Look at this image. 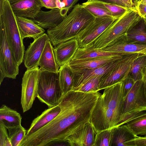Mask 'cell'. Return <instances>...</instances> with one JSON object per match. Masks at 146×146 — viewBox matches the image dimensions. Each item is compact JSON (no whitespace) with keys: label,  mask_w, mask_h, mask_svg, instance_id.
<instances>
[{"label":"cell","mask_w":146,"mask_h":146,"mask_svg":"<svg viewBox=\"0 0 146 146\" xmlns=\"http://www.w3.org/2000/svg\"><path fill=\"white\" fill-rule=\"evenodd\" d=\"M123 101L122 82L104 89L94 108L90 121L96 133L117 126Z\"/></svg>","instance_id":"obj_2"},{"label":"cell","mask_w":146,"mask_h":146,"mask_svg":"<svg viewBox=\"0 0 146 146\" xmlns=\"http://www.w3.org/2000/svg\"><path fill=\"white\" fill-rule=\"evenodd\" d=\"M125 55L126 54L103 58L72 59L67 64L73 71L91 69L113 62Z\"/></svg>","instance_id":"obj_18"},{"label":"cell","mask_w":146,"mask_h":146,"mask_svg":"<svg viewBox=\"0 0 146 146\" xmlns=\"http://www.w3.org/2000/svg\"><path fill=\"white\" fill-rule=\"evenodd\" d=\"M59 8L51 9L47 11L41 10L32 19L39 27L49 29L56 27L65 18Z\"/></svg>","instance_id":"obj_19"},{"label":"cell","mask_w":146,"mask_h":146,"mask_svg":"<svg viewBox=\"0 0 146 146\" xmlns=\"http://www.w3.org/2000/svg\"><path fill=\"white\" fill-rule=\"evenodd\" d=\"M102 77L96 76L88 80L75 91L88 93L99 91V84Z\"/></svg>","instance_id":"obj_34"},{"label":"cell","mask_w":146,"mask_h":146,"mask_svg":"<svg viewBox=\"0 0 146 146\" xmlns=\"http://www.w3.org/2000/svg\"><path fill=\"white\" fill-rule=\"evenodd\" d=\"M126 7L131 9L136 10L137 5L135 0H120Z\"/></svg>","instance_id":"obj_42"},{"label":"cell","mask_w":146,"mask_h":146,"mask_svg":"<svg viewBox=\"0 0 146 146\" xmlns=\"http://www.w3.org/2000/svg\"><path fill=\"white\" fill-rule=\"evenodd\" d=\"M63 96L58 73L40 69L36 97L39 100L48 108L52 107L58 105Z\"/></svg>","instance_id":"obj_7"},{"label":"cell","mask_w":146,"mask_h":146,"mask_svg":"<svg viewBox=\"0 0 146 146\" xmlns=\"http://www.w3.org/2000/svg\"><path fill=\"white\" fill-rule=\"evenodd\" d=\"M79 47L76 38L61 42L55 46L54 51L58 65L60 67L72 59Z\"/></svg>","instance_id":"obj_17"},{"label":"cell","mask_w":146,"mask_h":146,"mask_svg":"<svg viewBox=\"0 0 146 146\" xmlns=\"http://www.w3.org/2000/svg\"><path fill=\"white\" fill-rule=\"evenodd\" d=\"M38 65L41 70L58 73L60 66L56 61L54 48L50 39L45 46L39 60Z\"/></svg>","instance_id":"obj_22"},{"label":"cell","mask_w":146,"mask_h":146,"mask_svg":"<svg viewBox=\"0 0 146 146\" xmlns=\"http://www.w3.org/2000/svg\"><path fill=\"white\" fill-rule=\"evenodd\" d=\"M113 128L97 132L93 146H111Z\"/></svg>","instance_id":"obj_33"},{"label":"cell","mask_w":146,"mask_h":146,"mask_svg":"<svg viewBox=\"0 0 146 146\" xmlns=\"http://www.w3.org/2000/svg\"><path fill=\"white\" fill-rule=\"evenodd\" d=\"M22 117L17 111L11 109L5 105L0 108V122L7 129L21 125Z\"/></svg>","instance_id":"obj_26"},{"label":"cell","mask_w":146,"mask_h":146,"mask_svg":"<svg viewBox=\"0 0 146 146\" xmlns=\"http://www.w3.org/2000/svg\"><path fill=\"white\" fill-rule=\"evenodd\" d=\"M143 54L135 53L128 55L120 64L102 78L99 90L122 82L128 75L134 60Z\"/></svg>","instance_id":"obj_11"},{"label":"cell","mask_w":146,"mask_h":146,"mask_svg":"<svg viewBox=\"0 0 146 146\" xmlns=\"http://www.w3.org/2000/svg\"><path fill=\"white\" fill-rule=\"evenodd\" d=\"M43 7L47 9H62L61 2L60 0H40Z\"/></svg>","instance_id":"obj_38"},{"label":"cell","mask_w":146,"mask_h":146,"mask_svg":"<svg viewBox=\"0 0 146 146\" xmlns=\"http://www.w3.org/2000/svg\"><path fill=\"white\" fill-rule=\"evenodd\" d=\"M146 67V55L143 54L136 58L133 61L128 75L135 82L142 79Z\"/></svg>","instance_id":"obj_29"},{"label":"cell","mask_w":146,"mask_h":146,"mask_svg":"<svg viewBox=\"0 0 146 146\" xmlns=\"http://www.w3.org/2000/svg\"><path fill=\"white\" fill-rule=\"evenodd\" d=\"M113 62L106 64L96 68L73 71L74 80L72 90L75 91L88 80L96 76L102 78L120 64L129 54Z\"/></svg>","instance_id":"obj_12"},{"label":"cell","mask_w":146,"mask_h":146,"mask_svg":"<svg viewBox=\"0 0 146 146\" xmlns=\"http://www.w3.org/2000/svg\"><path fill=\"white\" fill-rule=\"evenodd\" d=\"M95 17L79 3L75 5L63 21L55 27L48 29L47 34L54 46L77 38Z\"/></svg>","instance_id":"obj_3"},{"label":"cell","mask_w":146,"mask_h":146,"mask_svg":"<svg viewBox=\"0 0 146 146\" xmlns=\"http://www.w3.org/2000/svg\"><path fill=\"white\" fill-rule=\"evenodd\" d=\"M17 23L21 35L23 39L31 37L34 40L44 33V29L38 25L32 19L21 16H16Z\"/></svg>","instance_id":"obj_20"},{"label":"cell","mask_w":146,"mask_h":146,"mask_svg":"<svg viewBox=\"0 0 146 146\" xmlns=\"http://www.w3.org/2000/svg\"><path fill=\"white\" fill-rule=\"evenodd\" d=\"M126 146H146V137L136 136V137L127 142Z\"/></svg>","instance_id":"obj_39"},{"label":"cell","mask_w":146,"mask_h":146,"mask_svg":"<svg viewBox=\"0 0 146 146\" xmlns=\"http://www.w3.org/2000/svg\"><path fill=\"white\" fill-rule=\"evenodd\" d=\"M101 94L71 91L64 95L58 104L60 111L51 121L31 134L26 136L29 146H48L66 138L90 121L91 114Z\"/></svg>","instance_id":"obj_1"},{"label":"cell","mask_w":146,"mask_h":146,"mask_svg":"<svg viewBox=\"0 0 146 146\" xmlns=\"http://www.w3.org/2000/svg\"><path fill=\"white\" fill-rule=\"evenodd\" d=\"M62 5L61 9L62 15L65 17L67 15L68 11L76 5L79 0H60Z\"/></svg>","instance_id":"obj_37"},{"label":"cell","mask_w":146,"mask_h":146,"mask_svg":"<svg viewBox=\"0 0 146 146\" xmlns=\"http://www.w3.org/2000/svg\"><path fill=\"white\" fill-rule=\"evenodd\" d=\"M125 36L130 42L146 45V26L143 18L127 31Z\"/></svg>","instance_id":"obj_27"},{"label":"cell","mask_w":146,"mask_h":146,"mask_svg":"<svg viewBox=\"0 0 146 146\" xmlns=\"http://www.w3.org/2000/svg\"><path fill=\"white\" fill-rule=\"evenodd\" d=\"M144 23L146 26V17H143V18Z\"/></svg>","instance_id":"obj_45"},{"label":"cell","mask_w":146,"mask_h":146,"mask_svg":"<svg viewBox=\"0 0 146 146\" xmlns=\"http://www.w3.org/2000/svg\"><path fill=\"white\" fill-rule=\"evenodd\" d=\"M144 137H146V135L145 136H144Z\"/></svg>","instance_id":"obj_47"},{"label":"cell","mask_w":146,"mask_h":146,"mask_svg":"<svg viewBox=\"0 0 146 146\" xmlns=\"http://www.w3.org/2000/svg\"><path fill=\"white\" fill-rule=\"evenodd\" d=\"M127 54H129L104 51L95 48L92 44L85 47H79L72 59L103 58Z\"/></svg>","instance_id":"obj_23"},{"label":"cell","mask_w":146,"mask_h":146,"mask_svg":"<svg viewBox=\"0 0 146 146\" xmlns=\"http://www.w3.org/2000/svg\"></svg>","instance_id":"obj_50"},{"label":"cell","mask_w":146,"mask_h":146,"mask_svg":"<svg viewBox=\"0 0 146 146\" xmlns=\"http://www.w3.org/2000/svg\"><path fill=\"white\" fill-rule=\"evenodd\" d=\"M58 74L59 84L64 96L72 90L74 73L70 67L66 63L60 67Z\"/></svg>","instance_id":"obj_24"},{"label":"cell","mask_w":146,"mask_h":146,"mask_svg":"<svg viewBox=\"0 0 146 146\" xmlns=\"http://www.w3.org/2000/svg\"><path fill=\"white\" fill-rule=\"evenodd\" d=\"M135 82L133 79L128 75L122 81V91L123 99L127 96Z\"/></svg>","instance_id":"obj_36"},{"label":"cell","mask_w":146,"mask_h":146,"mask_svg":"<svg viewBox=\"0 0 146 146\" xmlns=\"http://www.w3.org/2000/svg\"><path fill=\"white\" fill-rule=\"evenodd\" d=\"M136 137L125 124L116 127L113 129L111 146H126Z\"/></svg>","instance_id":"obj_25"},{"label":"cell","mask_w":146,"mask_h":146,"mask_svg":"<svg viewBox=\"0 0 146 146\" xmlns=\"http://www.w3.org/2000/svg\"><path fill=\"white\" fill-rule=\"evenodd\" d=\"M96 132L90 121L66 139L70 146H93Z\"/></svg>","instance_id":"obj_16"},{"label":"cell","mask_w":146,"mask_h":146,"mask_svg":"<svg viewBox=\"0 0 146 146\" xmlns=\"http://www.w3.org/2000/svg\"><path fill=\"white\" fill-rule=\"evenodd\" d=\"M60 111L59 105L45 110L33 120L25 136L31 134L47 124L58 114Z\"/></svg>","instance_id":"obj_21"},{"label":"cell","mask_w":146,"mask_h":146,"mask_svg":"<svg viewBox=\"0 0 146 146\" xmlns=\"http://www.w3.org/2000/svg\"><path fill=\"white\" fill-rule=\"evenodd\" d=\"M40 69L38 66L28 69L24 73L21 84V104L24 113L32 108L37 95Z\"/></svg>","instance_id":"obj_8"},{"label":"cell","mask_w":146,"mask_h":146,"mask_svg":"<svg viewBox=\"0 0 146 146\" xmlns=\"http://www.w3.org/2000/svg\"><path fill=\"white\" fill-rule=\"evenodd\" d=\"M12 146H19L27 131L21 125L7 129Z\"/></svg>","instance_id":"obj_31"},{"label":"cell","mask_w":146,"mask_h":146,"mask_svg":"<svg viewBox=\"0 0 146 146\" xmlns=\"http://www.w3.org/2000/svg\"><path fill=\"white\" fill-rule=\"evenodd\" d=\"M19 66L8 43L5 29L0 24V74L5 78H16Z\"/></svg>","instance_id":"obj_9"},{"label":"cell","mask_w":146,"mask_h":146,"mask_svg":"<svg viewBox=\"0 0 146 146\" xmlns=\"http://www.w3.org/2000/svg\"><path fill=\"white\" fill-rule=\"evenodd\" d=\"M100 5L110 12L113 17L118 19L129 11L131 9L116 4L101 2H90Z\"/></svg>","instance_id":"obj_32"},{"label":"cell","mask_w":146,"mask_h":146,"mask_svg":"<svg viewBox=\"0 0 146 146\" xmlns=\"http://www.w3.org/2000/svg\"><path fill=\"white\" fill-rule=\"evenodd\" d=\"M138 3H140L143 5H146V0H140L138 3Z\"/></svg>","instance_id":"obj_44"},{"label":"cell","mask_w":146,"mask_h":146,"mask_svg":"<svg viewBox=\"0 0 146 146\" xmlns=\"http://www.w3.org/2000/svg\"><path fill=\"white\" fill-rule=\"evenodd\" d=\"M87 1L101 2L106 3L115 4L120 6L127 7L120 0H88Z\"/></svg>","instance_id":"obj_40"},{"label":"cell","mask_w":146,"mask_h":146,"mask_svg":"<svg viewBox=\"0 0 146 146\" xmlns=\"http://www.w3.org/2000/svg\"><path fill=\"white\" fill-rule=\"evenodd\" d=\"M117 19L115 18L95 17L94 21L77 38L79 47H85L93 43Z\"/></svg>","instance_id":"obj_10"},{"label":"cell","mask_w":146,"mask_h":146,"mask_svg":"<svg viewBox=\"0 0 146 146\" xmlns=\"http://www.w3.org/2000/svg\"><path fill=\"white\" fill-rule=\"evenodd\" d=\"M13 12L16 16L34 19L43 7L40 0L9 1Z\"/></svg>","instance_id":"obj_15"},{"label":"cell","mask_w":146,"mask_h":146,"mask_svg":"<svg viewBox=\"0 0 146 146\" xmlns=\"http://www.w3.org/2000/svg\"><path fill=\"white\" fill-rule=\"evenodd\" d=\"M142 17L136 10L131 9L115 21L94 41V47L104 48L117 38L125 34Z\"/></svg>","instance_id":"obj_6"},{"label":"cell","mask_w":146,"mask_h":146,"mask_svg":"<svg viewBox=\"0 0 146 146\" xmlns=\"http://www.w3.org/2000/svg\"><path fill=\"white\" fill-rule=\"evenodd\" d=\"M145 111L146 90L142 79L135 82L124 99L121 116L117 126L125 124L144 113Z\"/></svg>","instance_id":"obj_5"},{"label":"cell","mask_w":146,"mask_h":146,"mask_svg":"<svg viewBox=\"0 0 146 146\" xmlns=\"http://www.w3.org/2000/svg\"><path fill=\"white\" fill-rule=\"evenodd\" d=\"M11 0H9V1H11Z\"/></svg>","instance_id":"obj_48"},{"label":"cell","mask_w":146,"mask_h":146,"mask_svg":"<svg viewBox=\"0 0 146 146\" xmlns=\"http://www.w3.org/2000/svg\"><path fill=\"white\" fill-rule=\"evenodd\" d=\"M144 86L146 90V67L144 71L143 77L142 78Z\"/></svg>","instance_id":"obj_43"},{"label":"cell","mask_w":146,"mask_h":146,"mask_svg":"<svg viewBox=\"0 0 146 146\" xmlns=\"http://www.w3.org/2000/svg\"><path fill=\"white\" fill-rule=\"evenodd\" d=\"M82 4L95 17L115 18L110 12L100 5L87 1Z\"/></svg>","instance_id":"obj_30"},{"label":"cell","mask_w":146,"mask_h":146,"mask_svg":"<svg viewBox=\"0 0 146 146\" xmlns=\"http://www.w3.org/2000/svg\"><path fill=\"white\" fill-rule=\"evenodd\" d=\"M136 136L146 135V112L125 124Z\"/></svg>","instance_id":"obj_28"},{"label":"cell","mask_w":146,"mask_h":146,"mask_svg":"<svg viewBox=\"0 0 146 146\" xmlns=\"http://www.w3.org/2000/svg\"><path fill=\"white\" fill-rule=\"evenodd\" d=\"M7 129L0 122V146H12Z\"/></svg>","instance_id":"obj_35"},{"label":"cell","mask_w":146,"mask_h":146,"mask_svg":"<svg viewBox=\"0 0 146 146\" xmlns=\"http://www.w3.org/2000/svg\"><path fill=\"white\" fill-rule=\"evenodd\" d=\"M49 38L46 33L34 40L25 51L23 61L25 66L30 69L38 66L39 60Z\"/></svg>","instance_id":"obj_13"},{"label":"cell","mask_w":146,"mask_h":146,"mask_svg":"<svg viewBox=\"0 0 146 146\" xmlns=\"http://www.w3.org/2000/svg\"><path fill=\"white\" fill-rule=\"evenodd\" d=\"M0 24L5 29L9 45L19 66L23 61L25 48L18 26L16 16L9 0H0Z\"/></svg>","instance_id":"obj_4"},{"label":"cell","mask_w":146,"mask_h":146,"mask_svg":"<svg viewBox=\"0 0 146 146\" xmlns=\"http://www.w3.org/2000/svg\"><path fill=\"white\" fill-rule=\"evenodd\" d=\"M140 0H135L136 3L137 4V5L138 3L140 1Z\"/></svg>","instance_id":"obj_46"},{"label":"cell","mask_w":146,"mask_h":146,"mask_svg":"<svg viewBox=\"0 0 146 146\" xmlns=\"http://www.w3.org/2000/svg\"><path fill=\"white\" fill-rule=\"evenodd\" d=\"M136 10L139 15L142 18L146 16V5L138 3Z\"/></svg>","instance_id":"obj_41"},{"label":"cell","mask_w":146,"mask_h":146,"mask_svg":"<svg viewBox=\"0 0 146 146\" xmlns=\"http://www.w3.org/2000/svg\"><path fill=\"white\" fill-rule=\"evenodd\" d=\"M145 17H146V16H145Z\"/></svg>","instance_id":"obj_49"},{"label":"cell","mask_w":146,"mask_h":146,"mask_svg":"<svg viewBox=\"0 0 146 146\" xmlns=\"http://www.w3.org/2000/svg\"><path fill=\"white\" fill-rule=\"evenodd\" d=\"M125 35L117 38L100 49L110 52L146 55V45L130 42L127 40Z\"/></svg>","instance_id":"obj_14"}]
</instances>
